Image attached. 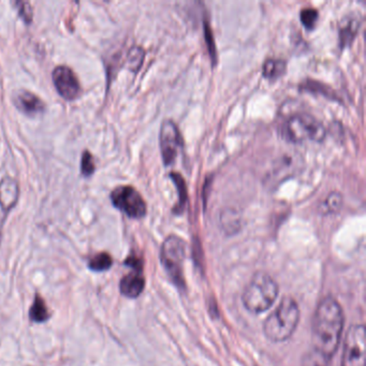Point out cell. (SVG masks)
<instances>
[{"label": "cell", "mask_w": 366, "mask_h": 366, "mask_svg": "<svg viewBox=\"0 0 366 366\" xmlns=\"http://www.w3.org/2000/svg\"><path fill=\"white\" fill-rule=\"evenodd\" d=\"M114 207L121 209L130 218L139 219L145 216L146 202L139 191L132 186H119L111 194Z\"/></svg>", "instance_id": "obj_6"}, {"label": "cell", "mask_w": 366, "mask_h": 366, "mask_svg": "<svg viewBox=\"0 0 366 366\" xmlns=\"http://www.w3.org/2000/svg\"><path fill=\"white\" fill-rule=\"evenodd\" d=\"M159 142L164 166H172L183 146L182 134L172 119L162 122L159 132Z\"/></svg>", "instance_id": "obj_8"}, {"label": "cell", "mask_w": 366, "mask_h": 366, "mask_svg": "<svg viewBox=\"0 0 366 366\" xmlns=\"http://www.w3.org/2000/svg\"><path fill=\"white\" fill-rule=\"evenodd\" d=\"M55 89L63 98L74 100L80 95L81 86L72 69L67 66H58L52 73Z\"/></svg>", "instance_id": "obj_9"}, {"label": "cell", "mask_w": 366, "mask_h": 366, "mask_svg": "<svg viewBox=\"0 0 366 366\" xmlns=\"http://www.w3.org/2000/svg\"><path fill=\"white\" fill-rule=\"evenodd\" d=\"M341 366H365V329L363 325H353L346 335Z\"/></svg>", "instance_id": "obj_7"}, {"label": "cell", "mask_w": 366, "mask_h": 366, "mask_svg": "<svg viewBox=\"0 0 366 366\" xmlns=\"http://www.w3.org/2000/svg\"><path fill=\"white\" fill-rule=\"evenodd\" d=\"M300 321L298 303L285 296L270 316L264 321L263 333L268 341L280 343L292 337Z\"/></svg>", "instance_id": "obj_2"}, {"label": "cell", "mask_w": 366, "mask_h": 366, "mask_svg": "<svg viewBox=\"0 0 366 366\" xmlns=\"http://www.w3.org/2000/svg\"><path fill=\"white\" fill-rule=\"evenodd\" d=\"M171 178H172L174 184L176 185L178 192V203L176 204V211H182L184 209L185 203L187 202V187L184 178L181 176L180 173H171Z\"/></svg>", "instance_id": "obj_16"}, {"label": "cell", "mask_w": 366, "mask_h": 366, "mask_svg": "<svg viewBox=\"0 0 366 366\" xmlns=\"http://www.w3.org/2000/svg\"><path fill=\"white\" fill-rule=\"evenodd\" d=\"M30 320L37 323L46 322L50 318V313H48L46 302L39 296H36L34 303L30 307Z\"/></svg>", "instance_id": "obj_15"}, {"label": "cell", "mask_w": 366, "mask_h": 366, "mask_svg": "<svg viewBox=\"0 0 366 366\" xmlns=\"http://www.w3.org/2000/svg\"><path fill=\"white\" fill-rule=\"evenodd\" d=\"M344 321L343 310L335 299L321 301L313 320L312 351L331 361L339 348Z\"/></svg>", "instance_id": "obj_1"}, {"label": "cell", "mask_w": 366, "mask_h": 366, "mask_svg": "<svg viewBox=\"0 0 366 366\" xmlns=\"http://www.w3.org/2000/svg\"><path fill=\"white\" fill-rule=\"evenodd\" d=\"M360 21L357 16H346L339 24V46H351L359 32Z\"/></svg>", "instance_id": "obj_12"}, {"label": "cell", "mask_w": 366, "mask_h": 366, "mask_svg": "<svg viewBox=\"0 0 366 366\" xmlns=\"http://www.w3.org/2000/svg\"><path fill=\"white\" fill-rule=\"evenodd\" d=\"M301 22L307 30H313L318 21L319 12L315 8H304L301 11Z\"/></svg>", "instance_id": "obj_20"}, {"label": "cell", "mask_w": 366, "mask_h": 366, "mask_svg": "<svg viewBox=\"0 0 366 366\" xmlns=\"http://www.w3.org/2000/svg\"><path fill=\"white\" fill-rule=\"evenodd\" d=\"M343 203V197L337 191H332L329 196L325 198V202L321 204V209L323 213H334L341 209Z\"/></svg>", "instance_id": "obj_19"}, {"label": "cell", "mask_w": 366, "mask_h": 366, "mask_svg": "<svg viewBox=\"0 0 366 366\" xmlns=\"http://www.w3.org/2000/svg\"><path fill=\"white\" fill-rule=\"evenodd\" d=\"M186 243L178 235H170L164 240L160 251V260L171 280L176 286H184V261Z\"/></svg>", "instance_id": "obj_5"}, {"label": "cell", "mask_w": 366, "mask_h": 366, "mask_svg": "<svg viewBox=\"0 0 366 366\" xmlns=\"http://www.w3.org/2000/svg\"><path fill=\"white\" fill-rule=\"evenodd\" d=\"M16 107L28 115L41 113L44 110V103L38 96L27 91H20L14 98Z\"/></svg>", "instance_id": "obj_11"}, {"label": "cell", "mask_w": 366, "mask_h": 366, "mask_svg": "<svg viewBox=\"0 0 366 366\" xmlns=\"http://www.w3.org/2000/svg\"><path fill=\"white\" fill-rule=\"evenodd\" d=\"M113 264V259L107 253H100L91 258L89 268L95 272L107 271Z\"/></svg>", "instance_id": "obj_17"}, {"label": "cell", "mask_w": 366, "mask_h": 366, "mask_svg": "<svg viewBox=\"0 0 366 366\" xmlns=\"http://www.w3.org/2000/svg\"><path fill=\"white\" fill-rule=\"evenodd\" d=\"M144 56H145V52H144L141 46H132L129 53H128L127 58L128 66H129L130 70H139L142 64H143Z\"/></svg>", "instance_id": "obj_18"}, {"label": "cell", "mask_w": 366, "mask_h": 366, "mask_svg": "<svg viewBox=\"0 0 366 366\" xmlns=\"http://www.w3.org/2000/svg\"><path fill=\"white\" fill-rule=\"evenodd\" d=\"M278 292L277 282L268 274L259 272L246 286L242 301L248 312L260 314L266 312L274 304Z\"/></svg>", "instance_id": "obj_3"}, {"label": "cell", "mask_w": 366, "mask_h": 366, "mask_svg": "<svg viewBox=\"0 0 366 366\" xmlns=\"http://www.w3.org/2000/svg\"><path fill=\"white\" fill-rule=\"evenodd\" d=\"M15 5L18 6V12H20V15L22 16V18H24V21H32V7H30V4L22 3V1H18V3H16Z\"/></svg>", "instance_id": "obj_23"}, {"label": "cell", "mask_w": 366, "mask_h": 366, "mask_svg": "<svg viewBox=\"0 0 366 366\" xmlns=\"http://www.w3.org/2000/svg\"><path fill=\"white\" fill-rule=\"evenodd\" d=\"M18 186L13 178H6L0 182V205L5 211H10L18 202Z\"/></svg>", "instance_id": "obj_13"}, {"label": "cell", "mask_w": 366, "mask_h": 366, "mask_svg": "<svg viewBox=\"0 0 366 366\" xmlns=\"http://www.w3.org/2000/svg\"><path fill=\"white\" fill-rule=\"evenodd\" d=\"M205 34H207V46H209V53H211V56H213V60H216V56H215V46H214V40H213V34H211V30H209V25L207 24V27H205Z\"/></svg>", "instance_id": "obj_24"}, {"label": "cell", "mask_w": 366, "mask_h": 366, "mask_svg": "<svg viewBox=\"0 0 366 366\" xmlns=\"http://www.w3.org/2000/svg\"><path fill=\"white\" fill-rule=\"evenodd\" d=\"M287 63L286 60H280V58H268L263 65L264 77L268 79H278L286 72Z\"/></svg>", "instance_id": "obj_14"}, {"label": "cell", "mask_w": 366, "mask_h": 366, "mask_svg": "<svg viewBox=\"0 0 366 366\" xmlns=\"http://www.w3.org/2000/svg\"><path fill=\"white\" fill-rule=\"evenodd\" d=\"M96 170L95 160L89 150L83 152L82 162H81V171L84 176H93Z\"/></svg>", "instance_id": "obj_22"}, {"label": "cell", "mask_w": 366, "mask_h": 366, "mask_svg": "<svg viewBox=\"0 0 366 366\" xmlns=\"http://www.w3.org/2000/svg\"><path fill=\"white\" fill-rule=\"evenodd\" d=\"M144 287L145 280L141 270H133L131 273L124 276L119 282L122 294L130 299L138 298L143 292Z\"/></svg>", "instance_id": "obj_10"}, {"label": "cell", "mask_w": 366, "mask_h": 366, "mask_svg": "<svg viewBox=\"0 0 366 366\" xmlns=\"http://www.w3.org/2000/svg\"><path fill=\"white\" fill-rule=\"evenodd\" d=\"M330 360L311 351L303 359L302 366H329Z\"/></svg>", "instance_id": "obj_21"}, {"label": "cell", "mask_w": 366, "mask_h": 366, "mask_svg": "<svg viewBox=\"0 0 366 366\" xmlns=\"http://www.w3.org/2000/svg\"><path fill=\"white\" fill-rule=\"evenodd\" d=\"M282 134L292 143L321 142L325 137V128L312 114L300 112L287 119L282 126Z\"/></svg>", "instance_id": "obj_4"}]
</instances>
